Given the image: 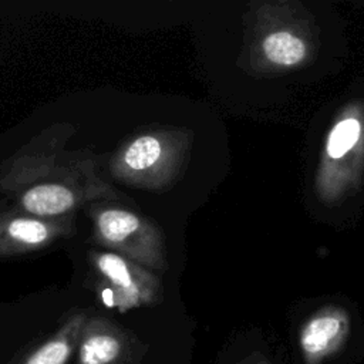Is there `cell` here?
I'll return each mask as SVG.
<instances>
[{
  "instance_id": "277c9868",
  "label": "cell",
  "mask_w": 364,
  "mask_h": 364,
  "mask_svg": "<svg viewBox=\"0 0 364 364\" xmlns=\"http://www.w3.org/2000/svg\"><path fill=\"white\" fill-rule=\"evenodd\" d=\"M74 203L71 191L61 185H38L26 192L23 206L40 216L58 215L65 212Z\"/></svg>"
},
{
  "instance_id": "6da1fadb",
  "label": "cell",
  "mask_w": 364,
  "mask_h": 364,
  "mask_svg": "<svg viewBox=\"0 0 364 364\" xmlns=\"http://www.w3.org/2000/svg\"><path fill=\"white\" fill-rule=\"evenodd\" d=\"M348 317L340 310H326L310 317L299 334L304 364H323L340 351L348 338Z\"/></svg>"
},
{
  "instance_id": "7a4b0ae2",
  "label": "cell",
  "mask_w": 364,
  "mask_h": 364,
  "mask_svg": "<svg viewBox=\"0 0 364 364\" xmlns=\"http://www.w3.org/2000/svg\"><path fill=\"white\" fill-rule=\"evenodd\" d=\"M144 354L117 328L88 326L80 333L77 364H141Z\"/></svg>"
},
{
  "instance_id": "8992f818",
  "label": "cell",
  "mask_w": 364,
  "mask_h": 364,
  "mask_svg": "<svg viewBox=\"0 0 364 364\" xmlns=\"http://www.w3.org/2000/svg\"><path fill=\"white\" fill-rule=\"evenodd\" d=\"M139 226V220L135 215L125 210H105L100 215L98 228L102 236L111 242H121Z\"/></svg>"
},
{
  "instance_id": "3957f363",
  "label": "cell",
  "mask_w": 364,
  "mask_h": 364,
  "mask_svg": "<svg viewBox=\"0 0 364 364\" xmlns=\"http://www.w3.org/2000/svg\"><path fill=\"white\" fill-rule=\"evenodd\" d=\"M80 340V323H68L20 364H67Z\"/></svg>"
},
{
  "instance_id": "5b68a950",
  "label": "cell",
  "mask_w": 364,
  "mask_h": 364,
  "mask_svg": "<svg viewBox=\"0 0 364 364\" xmlns=\"http://www.w3.org/2000/svg\"><path fill=\"white\" fill-rule=\"evenodd\" d=\"M263 50L266 57L279 65H294L306 54L304 43L287 31L269 34L263 41Z\"/></svg>"
},
{
  "instance_id": "30bf717a",
  "label": "cell",
  "mask_w": 364,
  "mask_h": 364,
  "mask_svg": "<svg viewBox=\"0 0 364 364\" xmlns=\"http://www.w3.org/2000/svg\"><path fill=\"white\" fill-rule=\"evenodd\" d=\"M9 233L11 237L26 243H40L47 239V228L33 219H14L9 225Z\"/></svg>"
},
{
  "instance_id": "ba28073f",
  "label": "cell",
  "mask_w": 364,
  "mask_h": 364,
  "mask_svg": "<svg viewBox=\"0 0 364 364\" xmlns=\"http://www.w3.org/2000/svg\"><path fill=\"white\" fill-rule=\"evenodd\" d=\"M161 156V145L159 141L154 136H141L135 139L125 152V164L135 169H146L154 165Z\"/></svg>"
},
{
  "instance_id": "8fae6325",
  "label": "cell",
  "mask_w": 364,
  "mask_h": 364,
  "mask_svg": "<svg viewBox=\"0 0 364 364\" xmlns=\"http://www.w3.org/2000/svg\"><path fill=\"white\" fill-rule=\"evenodd\" d=\"M237 364H272L270 360L262 353H252Z\"/></svg>"
},
{
  "instance_id": "52a82bcc",
  "label": "cell",
  "mask_w": 364,
  "mask_h": 364,
  "mask_svg": "<svg viewBox=\"0 0 364 364\" xmlns=\"http://www.w3.org/2000/svg\"><path fill=\"white\" fill-rule=\"evenodd\" d=\"M361 125L354 118L340 121L331 129L327 139V154L333 159L344 156L358 141Z\"/></svg>"
},
{
  "instance_id": "9c48e42d",
  "label": "cell",
  "mask_w": 364,
  "mask_h": 364,
  "mask_svg": "<svg viewBox=\"0 0 364 364\" xmlns=\"http://www.w3.org/2000/svg\"><path fill=\"white\" fill-rule=\"evenodd\" d=\"M98 266L101 272L111 279L115 284L122 289H132V279L131 273L125 264V262L112 253H105L98 259Z\"/></svg>"
}]
</instances>
